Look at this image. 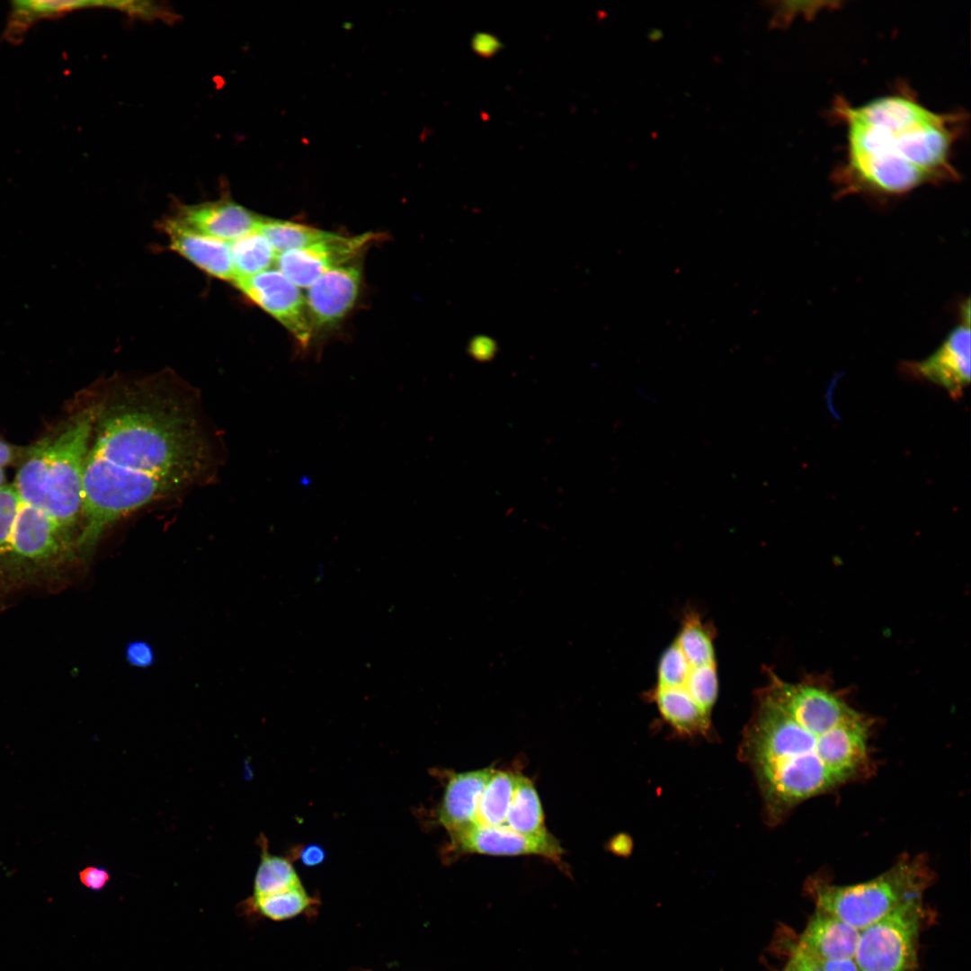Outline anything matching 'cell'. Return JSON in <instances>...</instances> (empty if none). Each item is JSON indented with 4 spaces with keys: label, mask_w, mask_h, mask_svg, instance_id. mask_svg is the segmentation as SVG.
Wrapping results in <instances>:
<instances>
[{
    "label": "cell",
    "mask_w": 971,
    "mask_h": 971,
    "mask_svg": "<svg viewBox=\"0 0 971 971\" xmlns=\"http://www.w3.org/2000/svg\"><path fill=\"white\" fill-rule=\"evenodd\" d=\"M165 381L123 382L98 401L84 471L81 554L113 523L194 485L209 468L193 409Z\"/></svg>",
    "instance_id": "cell-1"
},
{
    "label": "cell",
    "mask_w": 971,
    "mask_h": 971,
    "mask_svg": "<svg viewBox=\"0 0 971 971\" xmlns=\"http://www.w3.org/2000/svg\"><path fill=\"white\" fill-rule=\"evenodd\" d=\"M872 726L826 676L788 681L768 668L738 748L755 778L768 824L776 825L803 802L865 777L872 764Z\"/></svg>",
    "instance_id": "cell-2"
},
{
    "label": "cell",
    "mask_w": 971,
    "mask_h": 971,
    "mask_svg": "<svg viewBox=\"0 0 971 971\" xmlns=\"http://www.w3.org/2000/svg\"><path fill=\"white\" fill-rule=\"evenodd\" d=\"M846 153L835 174L842 194L897 196L925 183L956 180L951 163L963 113H938L905 91L852 106L835 102Z\"/></svg>",
    "instance_id": "cell-3"
},
{
    "label": "cell",
    "mask_w": 971,
    "mask_h": 971,
    "mask_svg": "<svg viewBox=\"0 0 971 971\" xmlns=\"http://www.w3.org/2000/svg\"><path fill=\"white\" fill-rule=\"evenodd\" d=\"M98 401L79 407L24 450L13 486L22 502L49 516L78 553L85 459Z\"/></svg>",
    "instance_id": "cell-4"
},
{
    "label": "cell",
    "mask_w": 971,
    "mask_h": 971,
    "mask_svg": "<svg viewBox=\"0 0 971 971\" xmlns=\"http://www.w3.org/2000/svg\"><path fill=\"white\" fill-rule=\"evenodd\" d=\"M714 639L713 627L698 611L688 610L658 661L646 697L678 735L708 738L712 734L719 690Z\"/></svg>",
    "instance_id": "cell-5"
},
{
    "label": "cell",
    "mask_w": 971,
    "mask_h": 971,
    "mask_svg": "<svg viewBox=\"0 0 971 971\" xmlns=\"http://www.w3.org/2000/svg\"><path fill=\"white\" fill-rule=\"evenodd\" d=\"M933 878L926 857L905 855L870 880L841 886L813 879L807 889L816 908L861 931L905 900L922 895Z\"/></svg>",
    "instance_id": "cell-6"
},
{
    "label": "cell",
    "mask_w": 971,
    "mask_h": 971,
    "mask_svg": "<svg viewBox=\"0 0 971 971\" xmlns=\"http://www.w3.org/2000/svg\"><path fill=\"white\" fill-rule=\"evenodd\" d=\"M923 919L922 895L913 896L860 932V971H911Z\"/></svg>",
    "instance_id": "cell-7"
},
{
    "label": "cell",
    "mask_w": 971,
    "mask_h": 971,
    "mask_svg": "<svg viewBox=\"0 0 971 971\" xmlns=\"http://www.w3.org/2000/svg\"><path fill=\"white\" fill-rule=\"evenodd\" d=\"M233 282L249 299L279 321L302 347L309 344L314 333L306 298L280 271L269 269Z\"/></svg>",
    "instance_id": "cell-8"
},
{
    "label": "cell",
    "mask_w": 971,
    "mask_h": 971,
    "mask_svg": "<svg viewBox=\"0 0 971 971\" xmlns=\"http://www.w3.org/2000/svg\"><path fill=\"white\" fill-rule=\"evenodd\" d=\"M379 237L372 232L354 236L334 234L309 246L277 254L275 265L298 287H309L327 272L349 263Z\"/></svg>",
    "instance_id": "cell-9"
},
{
    "label": "cell",
    "mask_w": 971,
    "mask_h": 971,
    "mask_svg": "<svg viewBox=\"0 0 971 971\" xmlns=\"http://www.w3.org/2000/svg\"><path fill=\"white\" fill-rule=\"evenodd\" d=\"M962 320L950 331L940 346L928 358L907 361V374L933 382L958 399L970 382L969 302L962 308Z\"/></svg>",
    "instance_id": "cell-10"
},
{
    "label": "cell",
    "mask_w": 971,
    "mask_h": 971,
    "mask_svg": "<svg viewBox=\"0 0 971 971\" xmlns=\"http://www.w3.org/2000/svg\"><path fill=\"white\" fill-rule=\"evenodd\" d=\"M450 838V848L459 852L497 856L539 855L556 863L561 861L563 849L548 832L528 835L501 824L473 826Z\"/></svg>",
    "instance_id": "cell-11"
},
{
    "label": "cell",
    "mask_w": 971,
    "mask_h": 971,
    "mask_svg": "<svg viewBox=\"0 0 971 971\" xmlns=\"http://www.w3.org/2000/svg\"><path fill=\"white\" fill-rule=\"evenodd\" d=\"M361 280L360 265L346 263L327 272L308 287L305 298L313 333L335 325L352 308Z\"/></svg>",
    "instance_id": "cell-12"
},
{
    "label": "cell",
    "mask_w": 971,
    "mask_h": 971,
    "mask_svg": "<svg viewBox=\"0 0 971 971\" xmlns=\"http://www.w3.org/2000/svg\"><path fill=\"white\" fill-rule=\"evenodd\" d=\"M174 217L200 233L228 243L255 232L263 219L225 198L179 206Z\"/></svg>",
    "instance_id": "cell-13"
},
{
    "label": "cell",
    "mask_w": 971,
    "mask_h": 971,
    "mask_svg": "<svg viewBox=\"0 0 971 971\" xmlns=\"http://www.w3.org/2000/svg\"><path fill=\"white\" fill-rule=\"evenodd\" d=\"M162 228L168 236L172 250L215 278L234 281L228 242L200 233L174 217L165 218Z\"/></svg>",
    "instance_id": "cell-14"
},
{
    "label": "cell",
    "mask_w": 971,
    "mask_h": 971,
    "mask_svg": "<svg viewBox=\"0 0 971 971\" xmlns=\"http://www.w3.org/2000/svg\"><path fill=\"white\" fill-rule=\"evenodd\" d=\"M494 770L488 767L449 777L437 820L450 837L476 826L479 800Z\"/></svg>",
    "instance_id": "cell-15"
},
{
    "label": "cell",
    "mask_w": 971,
    "mask_h": 971,
    "mask_svg": "<svg viewBox=\"0 0 971 971\" xmlns=\"http://www.w3.org/2000/svg\"><path fill=\"white\" fill-rule=\"evenodd\" d=\"M860 932L835 915L816 908L797 946L817 959L854 958Z\"/></svg>",
    "instance_id": "cell-16"
},
{
    "label": "cell",
    "mask_w": 971,
    "mask_h": 971,
    "mask_svg": "<svg viewBox=\"0 0 971 971\" xmlns=\"http://www.w3.org/2000/svg\"><path fill=\"white\" fill-rule=\"evenodd\" d=\"M503 824L528 835L548 832L537 790L532 781L525 776L515 774L514 788Z\"/></svg>",
    "instance_id": "cell-17"
},
{
    "label": "cell",
    "mask_w": 971,
    "mask_h": 971,
    "mask_svg": "<svg viewBox=\"0 0 971 971\" xmlns=\"http://www.w3.org/2000/svg\"><path fill=\"white\" fill-rule=\"evenodd\" d=\"M107 7L102 1H16L13 3L5 36L9 40H21L22 36L35 21L58 17L74 10L85 7Z\"/></svg>",
    "instance_id": "cell-18"
},
{
    "label": "cell",
    "mask_w": 971,
    "mask_h": 971,
    "mask_svg": "<svg viewBox=\"0 0 971 971\" xmlns=\"http://www.w3.org/2000/svg\"><path fill=\"white\" fill-rule=\"evenodd\" d=\"M229 245L234 281L272 269L276 263L277 254L267 239L257 231L229 242Z\"/></svg>",
    "instance_id": "cell-19"
},
{
    "label": "cell",
    "mask_w": 971,
    "mask_h": 971,
    "mask_svg": "<svg viewBox=\"0 0 971 971\" xmlns=\"http://www.w3.org/2000/svg\"><path fill=\"white\" fill-rule=\"evenodd\" d=\"M256 231L267 239L277 254L309 246L334 235L306 225L264 217Z\"/></svg>",
    "instance_id": "cell-20"
},
{
    "label": "cell",
    "mask_w": 971,
    "mask_h": 971,
    "mask_svg": "<svg viewBox=\"0 0 971 971\" xmlns=\"http://www.w3.org/2000/svg\"><path fill=\"white\" fill-rule=\"evenodd\" d=\"M514 782L515 774L494 770L479 800L476 826L504 824Z\"/></svg>",
    "instance_id": "cell-21"
},
{
    "label": "cell",
    "mask_w": 971,
    "mask_h": 971,
    "mask_svg": "<svg viewBox=\"0 0 971 971\" xmlns=\"http://www.w3.org/2000/svg\"><path fill=\"white\" fill-rule=\"evenodd\" d=\"M261 842V860L254 877V896L284 891L301 883L291 861L269 852L265 840Z\"/></svg>",
    "instance_id": "cell-22"
},
{
    "label": "cell",
    "mask_w": 971,
    "mask_h": 971,
    "mask_svg": "<svg viewBox=\"0 0 971 971\" xmlns=\"http://www.w3.org/2000/svg\"><path fill=\"white\" fill-rule=\"evenodd\" d=\"M316 904V898L307 894L302 884L281 892L253 896L251 899V905L255 912L273 921L291 919L307 912Z\"/></svg>",
    "instance_id": "cell-23"
},
{
    "label": "cell",
    "mask_w": 971,
    "mask_h": 971,
    "mask_svg": "<svg viewBox=\"0 0 971 971\" xmlns=\"http://www.w3.org/2000/svg\"><path fill=\"white\" fill-rule=\"evenodd\" d=\"M20 496L13 484L0 487V563L5 554L18 513Z\"/></svg>",
    "instance_id": "cell-24"
},
{
    "label": "cell",
    "mask_w": 971,
    "mask_h": 971,
    "mask_svg": "<svg viewBox=\"0 0 971 971\" xmlns=\"http://www.w3.org/2000/svg\"><path fill=\"white\" fill-rule=\"evenodd\" d=\"M125 659L133 667L148 668L155 663L156 655L152 646L144 640H134L125 647Z\"/></svg>",
    "instance_id": "cell-25"
},
{
    "label": "cell",
    "mask_w": 971,
    "mask_h": 971,
    "mask_svg": "<svg viewBox=\"0 0 971 971\" xmlns=\"http://www.w3.org/2000/svg\"><path fill=\"white\" fill-rule=\"evenodd\" d=\"M782 971H823L815 959L801 949L797 945L792 948L791 955Z\"/></svg>",
    "instance_id": "cell-26"
},
{
    "label": "cell",
    "mask_w": 971,
    "mask_h": 971,
    "mask_svg": "<svg viewBox=\"0 0 971 971\" xmlns=\"http://www.w3.org/2000/svg\"><path fill=\"white\" fill-rule=\"evenodd\" d=\"M78 875L80 882L93 891L102 890L110 881L109 871L101 867H86Z\"/></svg>",
    "instance_id": "cell-27"
},
{
    "label": "cell",
    "mask_w": 971,
    "mask_h": 971,
    "mask_svg": "<svg viewBox=\"0 0 971 971\" xmlns=\"http://www.w3.org/2000/svg\"><path fill=\"white\" fill-rule=\"evenodd\" d=\"M471 47L477 55L483 58H490L496 54L503 48V45L494 35L487 32H478L473 36Z\"/></svg>",
    "instance_id": "cell-28"
},
{
    "label": "cell",
    "mask_w": 971,
    "mask_h": 971,
    "mask_svg": "<svg viewBox=\"0 0 971 971\" xmlns=\"http://www.w3.org/2000/svg\"><path fill=\"white\" fill-rule=\"evenodd\" d=\"M815 959L823 971H860L854 958Z\"/></svg>",
    "instance_id": "cell-29"
},
{
    "label": "cell",
    "mask_w": 971,
    "mask_h": 971,
    "mask_svg": "<svg viewBox=\"0 0 971 971\" xmlns=\"http://www.w3.org/2000/svg\"><path fill=\"white\" fill-rule=\"evenodd\" d=\"M24 450L15 447L0 439V467L4 468L15 460L21 459Z\"/></svg>",
    "instance_id": "cell-30"
},
{
    "label": "cell",
    "mask_w": 971,
    "mask_h": 971,
    "mask_svg": "<svg viewBox=\"0 0 971 971\" xmlns=\"http://www.w3.org/2000/svg\"><path fill=\"white\" fill-rule=\"evenodd\" d=\"M325 853L323 848L318 845H308L305 847L300 852V860L306 866H316L322 863L325 860Z\"/></svg>",
    "instance_id": "cell-31"
},
{
    "label": "cell",
    "mask_w": 971,
    "mask_h": 971,
    "mask_svg": "<svg viewBox=\"0 0 971 971\" xmlns=\"http://www.w3.org/2000/svg\"><path fill=\"white\" fill-rule=\"evenodd\" d=\"M4 485V468L0 467V487Z\"/></svg>",
    "instance_id": "cell-32"
}]
</instances>
